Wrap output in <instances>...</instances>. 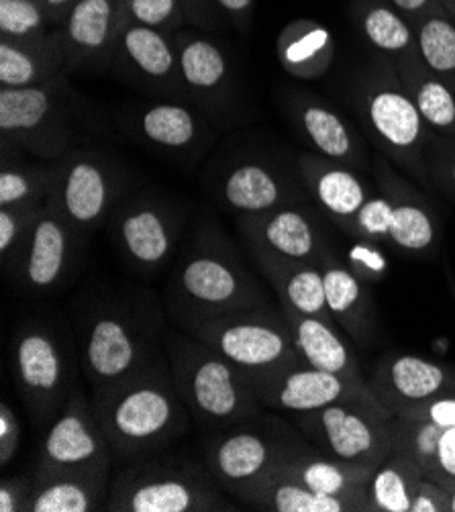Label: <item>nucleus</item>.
Wrapping results in <instances>:
<instances>
[{
    "label": "nucleus",
    "mask_w": 455,
    "mask_h": 512,
    "mask_svg": "<svg viewBox=\"0 0 455 512\" xmlns=\"http://www.w3.org/2000/svg\"><path fill=\"white\" fill-rule=\"evenodd\" d=\"M131 82L170 98H186L176 33L123 23L113 66Z\"/></svg>",
    "instance_id": "dca6fc26"
},
{
    "label": "nucleus",
    "mask_w": 455,
    "mask_h": 512,
    "mask_svg": "<svg viewBox=\"0 0 455 512\" xmlns=\"http://www.w3.org/2000/svg\"><path fill=\"white\" fill-rule=\"evenodd\" d=\"M449 290H451V294H453V300H455V282L449 278Z\"/></svg>",
    "instance_id": "bf43d9fd"
},
{
    "label": "nucleus",
    "mask_w": 455,
    "mask_h": 512,
    "mask_svg": "<svg viewBox=\"0 0 455 512\" xmlns=\"http://www.w3.org/2000/svg\"><path fill=\"white\" fill-rule=\"evenodd\" d=\"M123 186L119 168L105 153L76 147L56 162V180L47 200L86 235L115 213Z\"/></svg>",
    "instance_id": "f8f14e48"
},
{
    "label": "nucleus",
    "mask_w": 455,
    "mask_h": 512,
    "mask_svg": "<svg viewBox=\"0 0 455 512\" xmlns=\"http://www.w3.org/2000/svg\"><path fill=\"white\" fill-rule=\"evenodd\" d=\"M166 294L170 311L184 331L268 304L266 292L217 229L198 231Z\"/></svg>",
    "instance_id": "f03ea898"
},
{
    "label": "nucleus",
    "mask_w": 455,
    "mask_h": 512,
    "mask_svg": "<svg viewBox=\"0 0 455 512\" xmlns=\"http://www.w3.org/2000/svg\"><path fill=\"white\" fill-rule=\"evenodd\" d=\"M78 241L80 233L45 200L29 235L3 268L29 292H52L76 266Z\"/></svg>",
    "instance_id": "4468645a"
},
{
    "label": "nucleus",
    "mask_w": 455,
    "mask_h": 512,
    "mask_svg": "<svg viewBox=\"0 0 455 512\" xmlns=\"http://www.w3.org/2000/svg\"><path fill=\"white\" fill-rule=\"evenodd\" d=\"M360 107L384 156L415 182L433 190L425 160L433 133L425 125L409 90L386 60H380L376 70L364 78Z\"/></svg>",
    "instance_id": "423d86ee"
},
{
    "label": "nucleus",
    "mask_w": 455,
    "mask_h": 512,
    "mask_svg": "<svg viewBox=\"0 0 455 512\" xmlns=\"http://www.w3.org/2000/svg\"><path fill=\"white\" fill-rule=\"evenodd\" d=\"M180 76L186 98L198 107H221L231 90V70L223 49L196 31L176 33Z\"/></svg>",
    "instance_id": "a878e982"
},
{
    "label": "nucleus",
    "mask_w": 455,
    "mask_h": 512,
    "mask_svg": "<svg viewBox=\"0 0 455 512\" xmlns=\"http://www.w3.org/2000/svg\"><path fill=\"white\" fill-rule=\"evenodd\" d=\"M372 472L374 470L337 462V459L327 457L315 445L309 443L305 449L292 455L288 462L278 466L270 476L292 480L321 494L360 498L370 502L368 482Z\"/></svg>",
    "instance_id": "c85d7f7f"
},
{
    "label": "nucleus",
    "mask_w": 455,
    "mask_h": 512,
    "mask_svg": "<svg viewBox=\"0 0 455 512\" xmlns=\"http://www.w3.org/2000/svg\"><path fill=\"white\" fill-rule=\"evenodd\" d=\"M366 286L378 284L388 276V258L380 249V243L370 239H356L347 249V264Z\"/></svg>",
    "instance_id": "a18cd8bd"
},
{
    "label": "nucleus",
    "mask_w": 455,
    "mask_h": 512,
    "mask_svg": "<svg viewBox=\"0 0 455 512\" xmlns=\"http://www.w3.org/2000/svg\"><path fill=\"white\" fill-rule=\"evenodd\" d=\"M302 188L305 184L294 182L276 166L241 162L223 174L219 196L229 211L247 217L292 207V204H305Z\"/></svg>",
    "instance_id": "5701e85b"
},
{
    "label": "nucleus",
    "mask_w": 455,
    "mask_h": 512,
    "mask_svg": "<svg viewBox=\"0 0 455 512\" xmlns=\"http://www.w3.org/2000/svg\"><path fill=\"white\" fill-rule=\"evenodd\" d=\"M68 78L60 29L35 39H0V86L29 88Z\"/></svg>",
    "instance_id": "393cba45"
},
{
    "label": "nucleus",
    "mask_w": 455,
    "mask_h": 512,
    "mask_svg": "<svg viewBox=\"0 0 455 512\" xmlns=\"http://www.w3.org/2000/svg\"><path fill=\"white\" fill-rule=\"evenodd\" d=\"M415 35L423 64L455 90V21L435 13L415 25Z\"/></svg>",
    "instance_id": "ea45409f"
},
{
    "label": "nucleus",
    "mask_w": 455,
    "mask_h": 512,
    "mask_svg": "<svg viewBox=\"0 0 455 512\" xmlns=\"http://www.w3.org/2000/svg\"><path fill=\"white\" fill-rule=\"evenodd\" d=\"M68 78L56 82L3 88L0 86V133L43 162H58L72 151L74 131L66 92Z\"/></svg>",
    "instance_id": "9d476101"
},
{
    "label": "nucleus",
    "mask_w": 455,
    "mask_h": 512,
    "mask_svg": "<svg viewBox=\"0 0 455 512\" xmlns=\"http://www.w3.org/2000/svg\"><path fill=\"white\" fill-rule=\"evenodd\" d=\"M27 512H92L107 506L111 476L49 474L31 478Z\"/></svg>",
    "instance_id": "f704fd0d"
},
{
    "label": "nucleus",
    "mask_w": 455,
    "mask_h": 512,
    "mask_svg": "<svg viewBox=\"0 0 455 512\" xmlns=\"http://www.w3.org/2000/svg\"><path fill=\"white\" fill-rule=\"evenodd\" d=\"M392 68L415 100L429 131L441 139H455V90L429 72L421 56H413Z\"/></svg>",
    "instance_id": "c9c22d12"
},
{
    "label": "nucleus",
    "mask_w": 455,
    "mask_h": 512,
    "mask_svg": "<svg viewBox=\"0 0 455 512\" xmlns=\"http://www.w3.org/2000/svg\"><path fill=\"white\" fill-rule=\"evenodd\" d=\"M353 23L390 66L419 56L415 27L390 5V0H358Z\"/></svg>",
    "instance_id": "72a5a7b5"
},
{
    "label": "nucleus",
    "mask_w": 455,
    "mask_h": 512,
    "mask_svg": "<svg viewBox=\"0 0 455 512\" xmlns=\"http://www.w3.org/2000/svg\"><path fill=\"white\" fill-rule=\"evenodd\" d=\"M294 121L317 156L353 170L368 168L370 160L362 139L343 115L325 102L300 98L294 105Z\"/></svg>",
    "instance_id": "cd10ccee"
},
{
    "label": "nucleus",
    "mask_w": 455,
    "mask_h": 512,
    "mask_svg": "<svg viewBox=\"0 0 455 512\" xmlns=\"http://www.w3.org/2000/svg\"><path fill=\"white\" fill-rule=\"evenodd\" d=\"M254 390L268 411L290 415L313 413L319 411V408L345 400H366L380 404L372 390L360 388L341 376L317 370L305 362L258 382Z\"/></svg>",
    "instance_id": "6ab92c4d"
},
{
    "label": "nucleus",
    "mask_w": 455,
    "mask_h": 512,
    "mask_svg": "<svg viewBox=\"0 0 455 512\" xmlns=\"http://www.w3.org/2000/svg\"><path fill=\"white\" fill-rule=\"evenodd\" d=\"M237 366L256 386L258 382L290 368L302 360L286 315L270 304L202 323L190 331Z\"/></svg>",
    "instance_id": "0eeeda50"
},
{
    "label": "nucleus",
    "mask_w": 455,
    "mask_h": 512,
    "mask_svg": "<svg viewBox=\"0 0 455 512\" xmlns=\"http://www.w3.org/2000/svg\"><path fill=\"white\" fill-rule=\"evenodd\" d=\"M376 400L390 417H402L455 388V368L419 355H386L368 378Z\"/></svg>",
    "instance_id": "f3484780"
},
{
    "label": "nucleus",
    "mask_w": 455,
    "mask_h": 512,
    "mask_svg": "<svg viewBox=\"0 0 455 512\" xmlns=\"http://www.w3.org/2000/svg\"><path fill=\"white\" fill-rule=\"evenodd\" d=\"M427 174L431 188L455 198V139L431 137L427 145Z\"/></svg>",
    "instance_id": "c03bdc74"
},
{
    "label": "nucleus",
    "mask_w": 455,
    "mask_h": 512,
    "mask_svg": "<svg viewBox=\"0 0 455 512\" xmlns=\"http://www.w3.org/2000/svg\"><path fill=\"white\" fill-rule=\"evenodd\" d=\"M388 235H390V202L380 190H376V194L364 204V209L360 211L356 225H353L351 237L386 243Z\"/></svg>",
    "instance_id": "49530a36"
},
{
    "label": "nucleus",
    "mask_w": 455,
    "mask_h": 512,
    "mask_svg": "<svg viewBox=\"0 0 455 512\" xmlns=\"http://www.w3.org/2000/svg\"><path fill=\"white\" fill-rule=\"evenodd\" d=\"M186 9H188V17L190 23L196 27H213L215 25V17L221 15L217 11V7L213 5V0H186Z\"/></svg>",
    "instance_id": "5fc2aeb1"
},
{
    "label": "nucleus",
    "mask_w": 455,
    "mask_h": 512,
    "mask_svg": "<svg viewBox=\"0 0 455 512\" xmlns=\"http://www.w3.org/2000/svg\"><path fill=\"white\" fill-rule=\"evenodd\" d=\"M213 5L237 29H245L251 23V17H254L256 0H213Z\"/></svg>",
    "instance_id": "864d4df0"
},
{
    "label": "nucleus",
    "mask_w": 455,
    "mask_h": 512,
    "mask_svg": "<svg viewBox=\"0 0 455 512\" xmlns=\"http://www.w3.org/2000/svg\"><path fill=\"white\" fill-rule=\"evenodd\" d=\"M390 435L392 449L413 459L425 478L449 492L455 488V425L390 417Z\"/></svg>",
    "instance_id": "bb28decb"
},
{
    "label": "nucleus",
    "mask_w": 455,
    "mask_h": 512,
    "mask_svg": "<svg viewBox=\"0 0 455 512\" xmlns=\"http://www.w3.org/2000/svg\"><path fill=\"white\" fill-rule=\"evenodd\" d=\"M90 404L113 459L121 462L168 451L194 423L174 384L166 351L141 372L92 392Z\"/></svg>",
    "instance_id": "f257e3e1"
},
{
    "label": "nucleus",
    "mask_w": 455,
    "mask_h": 512,
    "mask_svg": "<svg viewBox=\"0 0 455 512\" xmlns=\"http://www.w3.org/2000/svg\"><path fill=\"white\" fill-rule=\"evenodd\" d=\"M404 419H419V421H431L437 425L453 427L455 425V388L429 400L427 404L415 408V411L402 415Z\"/></svg>",
    "instance_id": "de8ad7c7"
},
{
    "label": "nucleus",
    "mask_w": 455,
    "mask_h": 512,
    "mask_svg": "<svg viewBox=\"0 0 455 512\" xmlns=\"http://www.w3.org/2000/svg\"><path fill=\"white\" fill-rule=\"evenodd\" d=\"M284 315L290 323L296 349L302 360H305V364L317 370L341 376L360 388L372 390L368 378L362 374L356 353L349 349L345 339L337 333L335 325H329L313 317L294 315V313H284Z\"/></svg>",
    "instance_id": "c756f323"
},
{
    "label": "nucleus",
    "mask_w": 455,
    "mask_h": 512,
    "mask_svg": "<svg viewBox=\"0 0 455 512\" xmlns=\"http://www.w3.org/2000/svg\"><path fill=\"white\" fill-rule=\"evenodd\" d=\"M43 7L47 9L49 17L54 19V23L58 27H62L64 19L68 17V13L74 9V5H78L80 0H41Z\"/></svg>",
    "instance_id": "6e6d98bb"
},
{
    "label": "nucleus",
    "mask_w": 455,
    "mask_h": 512,
    "mask_svg": "<svg viewBox=\"0 0 455 512\" xmlns=\"http://www.w3.org/2000/svg\"><path fill=\"white\" fill-rule=\"evenodd\" d=\"M276 54L290 76L315 80L333 66L335 39L325 25L313 19H296L278 35Z\"/></svg>",
    "instance_id": "473e14b6"
},
{
    "label": "nucleus",
    "mask_w": 455,
    "mask_h": 512,
    "mask_svg": "<svg viewBox=\"0 0 455 512\" xmlns=\"http://www.w3.org/2000/svg\"><path fill=\"white\" fill-rule=\"evenodd\" d=\"M205 462L168 451L125 462L111 480V512H215L231 510Z\"/></svg>",
    "instance_id": "20e7f679"
},
{
    "label": "nucleus",
    "mask_w": 455,
    "mask_h": 512,
    "mask_svg": "<svg viewBox=\"0 0 455 512\" xmlns=\"http://www.w3.org/2000/svg\"><path fill=\"white\" fill-rule=\"evenodd\" d=\"M111 466L113 451L96 421L92 404L80 388H74L41 441L35 476H111Z\"/></svg>",
    "instance_id": "ddd939ff"
},
{
    "label": "nucleus",
    "mask_w": 455,
    "mask_h": 512,
    "mask_svg": "<svg viewBox=\"0 0 455 512\" xmlns=\"http://www.w3.org/2000/svg\"><path fill=\"white\" fill-rule=\"evenodd\" d=\"M298 176L321 213L347 235H351L364 204L378 190L353 168L329 162L317 153H302Z\"/></svg>",
    "instance_id": "412c9836"
},
{
    "label": "nucleus",
    "mask_w": 455,
    "mask_h": 512,
    "mask_svg": "<svg viewBox=\"0 0 455 512\" xmlns=\"http://www.w3.org/2000/svg\"><path fill=\"white\" fill-rule=\"evenodd\" d=\"M421 468L398 451H390L374 468L368 482V496L374 512H411L417 484L423 480Z\"/></svg>",
    "instance_id": "4c0bfd02"
},
{
    "label": "nucleus",
    "mask_w": 455,
    "mask_h": 512,
    "mask_svg": "<svg viewBox=\"0 0 455 512\" xmlns=\"http://www.w3.org/2000/svg\"><path fill=\"white\" fill-rule=\"evenodd\" d=\"M111 235L123 258L141 272L162 270L176 251L180 225L158 198L137 196L119 202L111 215Z\"/></svg>",
    "instance_id": "2eb2a0df"
},
{
    "label": "nucleus",
    "mask_w": 455,
    "mask_h": 512,
    "mask_svg": "<svg viewBox=\"0 0 455 512\" xmlns=\"http://www.w3.org/2000/svg\"><path fill=\"white\" fill-rule=\"evenodd\" d=\"M239 231L249 249L266 251L286 260L321 264L331 251L325 243L319 217L307 202L264 215L241 217Z\"/></svg>",
    "instance_id": "a211bd4d"
},
{
    "label": "nucleus",
    "mask_w": 455,
    "mask_h": 512,
    "mask_svg": "<svg viewBox=\"0 0 455 512\" xmlns=\"http://www.w3.org/2000/svg\"><path fill=\"white\" fill-rule=\"evenodd\" d=\"M123 23L178 33L188 23L186 0H123Z\"/></svg>",
    "instance_id": "79ce46f5"
},
{
    "label": "nucleus",
    "mask_w": 455,
    "mask_h": 512,
    "mask_svg": "<svg viewBox=\"0 0 455 512\" xmlns=\"http://www.w3.org/2000/svg\"><path fill=\"white\" fill-rule=\"evenodd\" d=\"M390 5L413 27L435 13H445L439 0H390Z\"/></svg>",
    "instance_id": "603ef678"
},
{
    "label": "nucleus",
    "mask_w": 455,
    "mask_h": 512,
    "mask_svg": "<svg viewBox=\"0 0 455 512\" xmlns=\"http://www.w3.org/2000/svg\"><path fill=\"white\" fill-rule=\"evenodd\" d=\"M162 343L174 384L202 431H219L264 411L254 386L219 351L186 331L170 333Z\"/></svg>",
    "instance_id": "7ed1b4c3"
},
{
    "label": "nucleus",
    "mask_w": 455,
    "mask_h": 512,
    "mask_svg": "<svg viewBox=\"0 0 455 512\" xmlns=\"http://www.w3.org/2000/svg\"><path fill=\"white\" fill-rule=\"evenodd\" d=\"M137 133L151 145L186 151L207 137V121L196 109L182 102H156L135 119Z\"/></svg>",
    "instance_id": "e433bc0d"
},
{
    "label": "nucleus",
    "mask_w": 455,
    "mask_h": 512,
    "mask_svg": "<svg viewBox=\"0 0 455 512\" xmlns=\"http://www.w3.org/2000/svg\"><path fill=\"white\" fill-rule=\"evenodd\" d=\"M60 29L41 0H0V39H35Z\"/></svg>",
    "instance_id": "a19ab883"
},
{
    "label": "nucleus",
    "mask_w": 455,
    "mask_h": 512,
    "mask_svg": "<svg viewBox=\"0 0 455 512\" xmlns=\"http://www.w3.org/2000/svg\"><path fill=\"white\" fill-rule=\"evenodd\" d=\"M294 427L321 453L337 462L374 470L392 451L390 415L366 400L335 402L294 415Z\"/></svg>",
    "instance_id": "1a4fd4ad"
},
{
    "label": "nucleus",
    "mask_w": 455,
    "mask_h": 512,
    "mask_svg": "<svg viewBox=\"0 0 455 512\" xmlns=\"http://www.w3.org/2000/svg\"><path fill=\"white\" fill-rule=\"evenodd\" d=\"M143 313L107 309L88 319L78 349L92 392L141 372L164 355L158 321L143 319Z\"/></svg>",
    "instance_id": "6e6552de"
},
{
    "label": "nucleus",
    "mask_w": 455,
    "mask_h": 512,
    "mask_svg": "<svg viewBox=\"0 0 455 512\" xmlns=\"http://www.w3.org/2000/svg\"><path fill=\"white\" fill-rule=\"evenodd\" d=\"M411 512H449V490L423 478L415 488Z\"/></svg>",
    "instance_id": "8fccbe9b"
},
{
    "label": "nucleus",
    "mask_w": 455,
    "mask_h": 512,
    "mask_svg": "<svg viewBox=\"0 0 455 512\" xmlns=\"http://www.w3.org/2000/svg\"><path fill=\"white\" fill-rule=\"evenodd\" d=\"M249 251L254 255V260L262 270V274L272 284L280 300V309L284 313L321 319L337 327V323L329 313L321 264L286 260L258 249H249Z\"/></svg>",
    "instance_id": "b1692460"
},
{
    "label": "nucleus",
    "mask_w": 455,
    "mask_h": 512,
    "mask_svg": "<svg viewBox=\"0 0 455 512\" xmlns=\"http://www.w3.org/2000/svg\"><path fill=\"white\" fill-rule=\"evenodd\" d=\"M33 482L27 478H5L0 484V512H27Z\"/></svg>",
    "instance_id": "3c124183"
},
{
    "label": "nucleus",
    "mask_w": 455,
    "mask_h": 512,
    "mask_svg": "<svg viewBox=\"0 0 455 512\" xmlns=\"http://www.w3.org/2000/svg\"><path fill=\"white\" fill-rule=\"evenodd\" d=\"M266 411L268 408L237 425L209 431L202 439L207 470L235 498L309 445L296 427Z\"/></svg>",
    "instance_id": "39448f33"
},
{
    "label": "nucleus",
    "mask_w": 455,
    "mask_h": 512,
    "mask_svg": "<svg viewBox=\"0 0 455 512\" xmlns=\"http://www.w3.org/2000/svg\"><path fill=\"white\" fill-rule=\"evenodd\" d=\"M329 313L337 327L366 345L374 335V304L366 284L353 274L333 251L321 262Z\"/></svg>",
    "instance_id": "7c9ffc66"
},
{
    "label": "nucleus",
    "mask_w": 455,
    "mask_h": 512,
    "mask_svg": "<svg viewBox=\"0 0 455 512\" xmlns=\"http://www.w3.org/2000/svg\"><path fill=\"white\" fill-rule=\"evenodd\" d=\"M239 500L249 508L268 512H374L368 500L321 494L278 476L251 486Z\"/></svg>",
    "instance_id": "2f4dec72"
},
{
    "label": "nucleus",
    "mask_w": 455,
    "mask_h": 512,
    "mask_svg": "<svg viewBox=\"0 0 455 512\" xmlns=\"http://www.w3.org/2000/svg\"><path fill=\"white\" fill-rule=\"evenodd\" d=\"M376 186L390 202V235L388 241L400 251L423 255L431 251L439 237L437 215L431 202L404 180L386 160L374 166Z\"/></svg>",
    "instance_id": "4be33fe9"
},
{
    "label": "nucleus",
    "mask_w": 455,
    "mask_h": 512,
    "mask_svg": "<svg viewBox=\"0 0 455 512\" xmlns=\"http://www.w3.org/2000/svg\"><path fill=\"white\" fill-rule=\"evenodd\" d=\"M15 384L35 421H54L74 392V362L64 339L47 325L29 323L13 345Z\"/></svg>",
    "instance_id": "9b49d317"
},
{
    "label": "nucleus",
    "mask_w": 455,
    "mask_h": 512,
    "mask_svg": "<svg viewBox=\"0 0 455 512\" xmlns=\"http://www.w3.org/2000/svg\"><path fill=\"white\" fill-rule=\"evenodd\" d=\"M439 5H441L443 11L455 21V0H439Z\"/></svg>",
    "instance_id": "4d7b16f0"
},
{
    "label": "nucleus",
    "mask_w": 455,
    "mask_h": 512,
    "mask_svg": "<svg viewBox=\"0 0 455 512\" xmlns=\"http://www.w3.org/2000/svg\"><path fill=\"white\" fill-rule=\"evenodd\" d=\"M449 512H455V488L449 492Z\"/></svg>",
    "instance_id": "13d9d810"
},
{
    "label": "nucleus",
    "mask_w": 455,
    "mask_h": 512,
    "mask_svg": "<svg viewBox=\"0 0 455 512\" xmlns=\"http://www.w3.org/2000/svg\"><path fill=\"white\" fill-rule=\"evenodd\" d=\"M43 204H21V207H0V255L3 266L13 258L29 235Z\"/></svg>",
    "instance_id": "37998d69"
},
{
    "label": "nucleus",
    "mask_w": 455,
    "mask_h": 512,
    "mask_svg": "<svg viewBox=\"0 0 455 512\" xmlns=\"http://www.w3.org/2000/svg\"><path fill=\"white\" fill-rule=\"evenodd\" d=\"M56 180V162H9L3 158L0 170V207L43 204L52 194Z\"/></svg>",
    "instance_id": "58836bf2"
},
{
    "label": "nucleus",
    "mask_w": 455,
    "mask_h": 512,
    "mask_svg": "<svg viewBox=\"0 0 455 512\" xmlns=\"http://www.w3.org/2000/svg\"><path fill=\"white\" fill-rule=\"evenodd\" d=\"M21 443V425L7 400L0 402V466L7 468Z\"/></svg>",
    "instance_id": "09e8293b"
},
{
    "label": "nucleus",
    "mask_w": 455,
    "mask_h": 512,
    "mask_svg": "<svg viewBox=\"0 0 455 512\" xmlns=\"http://www.w3.org/2000/svg\"><path fill=\"white\" fill-rule=\"evenodd\" d=\"M123 29V0H80L60 31L66 49V72H96L113 66Z\"/></svg>",
    "instance_id": "aec40b11"
}]
</instances>
